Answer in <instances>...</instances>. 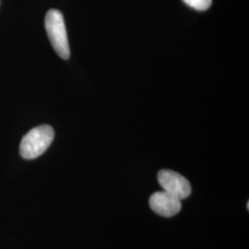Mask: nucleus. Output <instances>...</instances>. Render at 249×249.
Returning a JSON list of instances; mask_svg holds the SVG:
<instances>
[{"label": "nucleus", "instance_id": "5", "mask_svg": "<svg viewBox=\"0 0 249 249\" xmlns=\"http://www.w3.org/2000/svg\"><path fill=\"white\" fill-rule=\"evenodd\" d=\"M189 7L196 10H206L212 5L213 0H183Z\"/></svg>", "mask_w": 249, "mask_h": 249}, {"label": "nucleus", "instance_id": "2", "mask_svg": "<svg viewBox=\"0 0 249 249\" xmlns=\"http://www.w3.org/2000/svg\"><path fill=\"white\" fill-rule=\"evenodd\" d=\"M45 23L47 36L54 51L63 59H69L71 50L62 13L56 9H50L46 13Z\"/></svg>", "mask_w": 249, "mask_h": 249}, {"label": "nucleus", "instance_id": "3", "mask_svg": "<svg viewBox=\"0 0 249 249\" xmlns=\"http://www.w3.org/2000/svg\"><path fill=\"white\" fill-rule=\"evenodd\" d=\"M158 181L163 191L180 200L187 198L191 194V186L187 178L171 170H160Z\"/></svg>", "mask_w": 249, "mask_h": 249}, {"label": "nucleus", "instance_id": "1", "mask_svg": "<svg viewBox=\"0 0 249 249\" xmlns=\"http://www.w3.org/2000/svg\"><path fill=\"white\" fill-rule=\"evenodd\" d=\"M54 132L53 127L48 124L36 126L22 138L19 152L27 160L36 159L42 155L53 142Z\"/></svg>", "mask_w": 249, "mask_h": 249}, {"label": "nucleus", "instance_id": "4", "mask_svg": "<svg viewBox=\"0 0 249 249\" xmlns=\"http://www.w3.org/2000/svg\"><path fill=\"white\" fill-rule=\"evenodd\" d=\"M150 206L155 213L163 217H172L178 214L182 208L181 200L164 191H158L150 197Z\"/></svg>", "mask_w": 249, "mask_h": 249}]
</instances>
